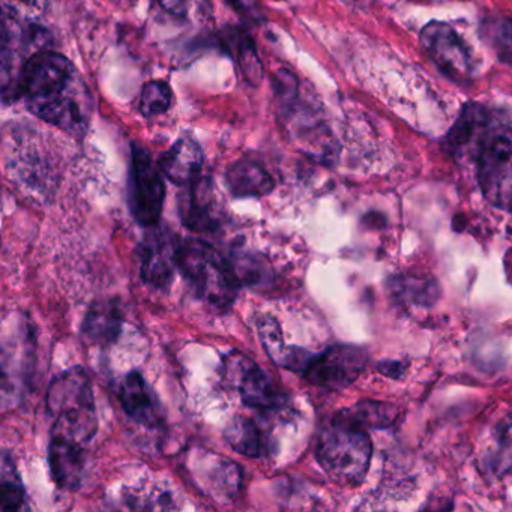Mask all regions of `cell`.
<instances>
[{
	"instance_id": "2",
	"label": "cell",
	"mask_w": 512,
	"mask_h": 512,
	"mask_svg": "<svg viewBox=\"0 0 512 512\" xmlns=\"http://www.w3.org/2000/svg\"><path fill=\"white\" fill-rule=\"evenodd\" d=\"M371 452L373 446L365 428L343 412L323 428L316 449L320 466L331 478L344 484L364 481Z\"/></svg>"
},
{
	"instance_id": "17",
	"label": "cell",
	"mask_w": 512,
	"mask_h": 512,
	"mask_svg": "<svg viewBox=\"0 0 512 512\" xmlns=\"http://www.w3.org/2000/svg\"><path fill=\"white\" fill-rule=\"evenodd\" d=\"M122 331V313L115 301L95 302L85 316L83 335L97 346H109Z\"/></svg>"
},
{
	"instance_id": "14",
	"label": "cell",
	"mask_w": 512,
	"mask_h": 512,
	"mask_svg": "<svg viewBox=\"0 0 512 512\" xmlns=\"http://www.w3.org/2000/svg\"><path fill=\"white\" fill-rule=\"evenodd\" d=\"M82 443L52 434L49 446V464L53 481L59 488L74 491L82 485L85 473V448Z\"/></svg>"
},
{
	"instance_id": "12",
	"label": "cell",
	"mask_w": 512,
	"mask_h": 512,
	"mask_svg": "<svg viewBox=\"0 0 512 512\" xmlns=\"http://www.w3.org/2000/svg\"><path fill=\"white\" fill-rule=\"evenodd\" d=\"M179 215L187 229L194 233L215 232L220 226L214 190L209 179L200 176L188 185L179 200Z\"/></svg>"
},
{
	"instance_id": "15",
	"label": "cell",
	"mask_w": 512,
	"mask_h": 512,
	"mask_svg": "<svg viewBox=\"0 0 512 512\" xmlns=\"http://www.w3.org/2000/svg\"><path fill=\"white\" fill-rule=\"evenodd\" d=\"M29 110L38 118L74 136H83L88 130V110L85 104L73 95V91L53 100L28 104Z\"/></svg>"
},
{
	"instance_id": "4",
	"label": "cell",
	"mask_w": 512,
	"mask_h": 512,
	"mask_svg": "<svg viewBox=\"0 0 512 512\" xmlns=\"http://www.w3.org/2000/svg\"><path fill=\"white\" fill-rule=\"evenodd\" d=\"M74 67L65 56L59 53H35L23 65L17 83L19 97H25L28 104L53 100L73 91Z\"/></svg>"
},
{
	"instance_id": "7",
	"label": "cell",
	"mask_w": 512,
	"mask_h": 512,
	"mask_svg": "<svg viewBox=\"0 0 512 512\" xmlns=\"http://www.w3.org/2000/svg\"><path fill=\"white\" fill-rule=\"evenodd\" d=\"M365 364L367 353L361 347L335 344L319 355L313 353L301 374L313 385L338 391L355 382Z\"/></svg>"
},
{
	"instance_id": "20",
	"label": "cell",
	"mask_w": 512,
	"mask_h": 512,
	"mask_svg": "<svg viewBox=\"0 0 512 512\" xmlns=\"http://www.w3.org/2000/svg\"><path fill=\"white\" fill-rule=\"evenodd\" d=\"M226 41L230 52L235 56L236 62L241 68L244 79L251 86H259L263 79V67L259 55H257L253 38L242 29H229Z\"/></svg>"
},
{
	"instance_id": "9",
	"label": "cell",
	"mask_w": 512,
	"mask_h": 512,
	"mask_svg": "<svg viewBox=\"0 0 512 512\" xmlns=\"http://www.w3.org/2000/svg\"><path fill=\"white\" fill-rule=\"evenodd\" d=\"M421 43L428 58L443 74L463 83L473 74V58L463 38L445 23L431 22L422 29Z\"/></svg>"
},
{
	"instance_id": "24",
	"label": "cell",
	"mask_w": 512,
	"mask_h": 512,
	"mask_svg": "<svg viewBox=\"0 0 512 512\" xmlns=\"http://www.w3.org/2000/svg\"><path fill=\"white\" fill-rule=\"evenodd\" d=\"M241 286H259L271 275L268 263L253 253L238 251L229 260Z\"/></svg>"
},
{
	"instance_id": "29",
	"label": "cell",
	"mask_w": 512,
	"mask_h": 512,
	"mask_svg": "<svg viewBox=\"0 0 512 512\" xmlns=\"http://www.w3.org/2000/svg\"><path fill=\"white\" fill-rule=\"evenodd\" d=\"M274 91L281 106L293 110L299 97V82L295 74L289 70H278L274 77Z\"/></svg>"
},
{
	"instance_id": "23",
	"label": "cell",
	"mask_w": 512,
	"mask_h": 512,
	"mask_svg": "<svg viewBox=\"0 0 512 512\" xmlns=\"http://www.w3.org/2000/svg\"><path fill=\"white\" fill-rule=\"evenodd\" d=\"M391 289L395 298L415 305H430L437 298L436 283L425 278L422 280L418 277L401 275L397 280L392 281Z\"/></svg>"
},
{
	"instance_id": "22",
	"label": "cell",
	"mask_w": 512,
	"mask_h": 512,
	"mask_svg": "<svg viewBox=\"0 0 512 512\" xmlns=\"http://www.w3.org/2000/svg\"><path fill=\"white\" fill-rule=\"evenodd\" d=\"M211 470L209 472H200L203 481H205V487L208 490H214L217 496L232 497L233 494L238 493L239 487H241V472H239L238 466L232 461L224 460L221 457H212Z\"/></svg>"
},
{
	"instance_id": "5",
	"label": "cell",
	"mask_w": 512,
	"mask_h": 512,
	"mask_svg": "<svg viewBox=\"0 0 512 512\" xmlns=\"http://www.w3.org/2000/svg\"><path fill=\"white\" fill-rule=\"evenodd\" d=\"M166 185L161 169L151 154L134 143L131 146L130 209L137 223L155 227L163 214Z\"/></svg>"
},
{
	"instance_id": "16",
	"label": "cell",
	"mask_w": 512,
	"mask_h": 512,
	"mask_svg": "<svg viewBox=\"0 0 512 512\" xmlns=\"http://www.w3.org/2000/svg\"><path fill=\"white\" fill-rule=\"evenodd\" d=\"M203 160L205 158L199 143L190 137H184L163 155L160 169L173 184L190 185L202 175Z\"/></svg>"
},
{
	"instance_id": "25",
	"label": "cell",
	"mask_w": 512,
	"mask_h": 512,
	"mask_svg": "<svg viewBox=\"0 0 512 512\" xmlns=\"http://www.w3.org/2000/svg\"><path fill=\"white\" fill-rule=\"evenodd\" d=\"M257 331H259L263 349L268 353L269 358L275 364L280 365L281 359L286 355L287 346L284 344L283 331H281L278 320L269 316V314H262L257 319Z\"/></svg>"
},
{
	"instance_id": "8",
	"label": "cell",
	"mask_w": 512,
	"mask_h": 512,
	"mask_svg": "<svg viewBox=\"0 0 512 512\" xmlns=\"http://www.w3.org/2000/svg\"><path fill=\"white\" fill-rule=\"evenodd\" d=\"M476 161L479 187L485 199L503 211L512 212V143L505 137H494Z\"/></svg>"
},
{
	"instance_id": "10",
	"label": "cell",
	"mask_w": 512,
	"mask_h": 512,
	"mask_svg": "<svg viewBox=\"0 0 512 512\" xmlns=\"http://www.w3.org/2000/svg\"><path fill=\"white\" fill-rule=\"evenodd\" d=\"M179 244L169 230L152 229L140 245V269L146 284L164 289L178 268Z\"/></svg>"
},
{
	"instance_id": "18",
	"label": "cell",
	"mask_w": 512,
	"mask_h": 512,
	"mask_svg": "<svg viewBox=\"0 0 512 512\" xmlns=\"http://www.w3.org/2000/svg\"><path fill=\"white\" fill-rule=\"evenodd\" d=\"M227 187L235 197H263L275 188L272 176L253 160H239L229 167Z\"/></svg>"
},
{
	"instance_id": "26",
	"label": "cell",
	"mask_w": 512,
	"mask_h": 512,
	"mask_svg": "<svg viewBox=\"0 0 512 512\" xmlns=\"http://www.w3.org/2000/svg\"><path fill=\"white\" fill-rule=\"evenodd\" d=\"M343 413L364 428L388 427L395 418L394 409L383 403H359L358 406L344 410Z\"/></svg>"
},
{
	"instance_id": "3",
	"label": "cell",
	"mask_w": 512,
	"mask_h": 512,
	"mask_svg": "<svg viewBox=\"0 0 512 512\" xmlns=\"http://www.w3.org/2000/svg\"><path fill=\"white\" fill-rule=\"evenodd\" d=\"M178 268L199 298L215 308H230L239 284L229 260L202 239H187L178 253Z\"/></svg>"
},
{
	"instance_id": "11",
	"label": "cell",
	"mask_w": 512,
	"mask_h": 512,
	"mask_svg": "<svg viewBox=\"0 0 512 512\" xmlns=\"http://www.w3.org/2000/svg\"><path fill=\"white\" fill-rule=\"evenodd\" d=\"M490 122L485 107L467 104L446 137L449 152L454 155L475 154L478 158L484 146L494 139L490 137Z\"/></svg>"
},
{
	"instance_id": "21",
	"label": "cell",
	"mask_w": 512,
	"mask_h": 512,
	"mask_svg": "<svg viewBox=\"0 0 512 512\" xmlns=\"http://www.w3.org/2000/svg\"><path fill=\"white\" fill-rule=\"evenodd\" d=\"M0 506L2 511L16 512L25 508L26 491L16 464L8 452L2 455V472H0Z\"/></svg>"
},
{
	"instance_id": "19",
	"label": "cell",
	"mask_w": 512,
	"mask_h": 512,
	"mask_svg": "<svg viewBox=\"0 0 512 512\" xmlns=\"http://www.w3.org/2000/svg\"><path fill=\"white\" fill-rule=\"evenodd\" d=\"M226 440L230 448L250 458L263 457L272 449L269 434L245 416L232 419L226 428Z\"/></svg>"
},
{
	"instance_id": "28",
	"label": "cell",
	"mask_w": 512,
	"mask_h": 512,
	"mask_svg": "<svg viewBox=\"0 0 512 512\" xmlns=\"http://www.w3.org/2000/svg\"><path fill=\"white\" fill-rule=\"evenodd\" d=\"M488 37L503 61L512 64V17L499 19L488 26Z\"/></svg>"
},
{
	"instance_id": "13",
	"label": "cell",
	"mask_w": 512,
	"mask_h": 512,
	"mask_svg": "<svg viewBox=\"0 0 512 512\" xmlns=\"http://www.w3.org/2000/svg\"><path fill=\"white\" fill-rule=\"evenodd\" d=\"M122 409L137 424L155 430L164 424V412L157 394L149 388L142 374L133 371L121 385Z\"/></svg>"
},
{
	"instance_id": "1",
	"label": "cell",
	"mask_w": 512,
	"mask_h": 512,
	"mask_svg": "<svg viewBox=\"0 0 512 512\" xmlns=\"http://www.w3.org/2000/svg\"><path fill=\"white\" fill-rule=\"evenodd\" d=\"M47 410L55 419L52 434L91 442L98 430L97 409L91 379L82 367L56 376L47 391Z\"/></svg>"
},
{
	"instance_id": "32",
	"label": "cell",
	"mask_w": 512,
	"mask_h": 512,
	"mask_svg": "<svg viewBox=\"0 0 512 512\" xmlns=\"http://www.w3.org/2000/svg\"><path fill=\"white\" fill-rule=\"evenodd\" d=\"M502 451L512 458V424L506 428L502 437Z\"/></svg>"
},
{
	"instance_id": "27",
	"label": "cell",
	"mask_w": 512,
	"mask_h": 512,
	"mask_svg": "<svg viewBox=\"0 0 512 512\" xmlns=\"http://www.w3.org/2000/svg\"><path fill=\"white\" fill-rule=\"evenodd\" d=\"M172 101V89L167 83L149 82L143 88L140 109L146 118H155L166 113L172 106Z\"/></svg>"
},
{
	"instance_id": "33",
	"label": "cell",
	"mask_w": 512,
	"mask_h": 512,
	"mask_svg": "<svg viewBox=\"0 0 512 512\" xmlns=\"http://www.w3.org/2000/svg\"><path fill=\"white\" fill-rule=\"evenodd\" d=\"M20 2H23V4H32L34 0H20Z\"/></svg>"
},
{
	"instance_id": "31",
	"label": "cell",
	"mask_w": 512,
	"mask_h": 512,
	"mask_svg": "<svg viewBox=\"0 0 512 512\" xmlns=\"http://www.w3.org/2000/svg\"><path fill=\"white\" fill-rule=\"evenodd\" d=\"M226 2L233 10L238 11L239 16L242 14V16L250 17V19H256L260 16L254 0H226Z\"/></svg>"
},
{
	"instance_id": "6",
	"label": "cell",
	"mask_w": 512,
	"mask_h": 512,
	"mask_svg": "<svg viewBox=\"0 0 512 512\" xmlns=\"http://www.w3.org/2000/svg\"><path fill=\"white\" fill-rule=\"evenodd\" d=\"M224 379L238 389L245 406L259 410H277L286 401L274 380L247 355L230 352L224 356Z\"/></svg>"
},
{
	"instance_id": "30",
	"label": "cell",
	"mask_w": 512,
	"mask_h": 512,
	"mask_svg": "<svg viewBox=\"0 0 512 512\" xmlns=\"http://www.w3.org/2000/svg\"><path fill=\"white\" fill-rule=\"evenodd\" d=\"M163 10L176 17H185L190 11L191 0H157Z\"/></svg>"
}]
</instances>
